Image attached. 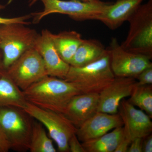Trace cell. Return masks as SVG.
Listing matches in <instances>:
<instances>
[{"mask_svg": "<svg viewBox=\"0 0 152 152\" xmlns=\"http://www.w3.org/2000/svg\"><path fill=\"white\" fill-rule=\"evenodd\" d=\"M23 93L28 102L63 114L72 98L81 94L72 83L50 76L33 84Z\"/></svg>", "mask_w": 152, "mask_h": 152, "instance_id": "cell-1", "label": "cell"}, {"mask_svg": "<svg viewBox=\"0 0 152 152\" xmlns=\"http://www.w3.org/2000/svg\"><path fill=\"white\" fill-rule=\"evenodd\" d=\"M115 78L107 50L102 58L92 64L80 67L70 66L64 80L72 83L81 94H99Z\"/></svg>", "mask_w": 152, "mask_h": 152, "instance_id": "cell-2", "label": "cell"}, {"mask_svg": "<svg viewBox=\"0 0 152 152\" xmlns=\"http://www.w3.org/2000/svg\"><path fill=\"white\" fill-rule=\"evenodd\" d=\"M128 21L129 29L121 46L127 51L152 58V0L141 4Z\"/></svg>", "mask_w": 152, "mask_h": 152, "instance_id": "cell-3", "label": "cell"}, {"mask_svg": "<svg viewBox=\"0 0 152 152\" xmlns=\"http://www.w3.org/2000/svg\"><path fill=\"white\" fill-rule=\"evenodd\" d=\"M26 26L20 23L0 25V47L4 69L25 52L34 48L39 34Z\"/></svg>", "mask_w": 152, "mask_h": 152, "instance_id": "cell-4", "label": "cell"}, {"mask_svg": "<svg viewBox=\"0 0 152 152\" xmlns=\"http://www.w3.org/2000/svg\"><path fill=\"white\" fill-rule=\"evenodd\" d=\"M43 4L42 12L31 14L33 23H38L44 17L53 13L67 15L76 21L98 20L99 17L111 3L100 0L92 2H83L78 0H41Z\"/></svg>", "mask_w": 152, "mask_h": 152, "instance_id": "cell-5", "label": "cell"}, {"mask_svg": "<svg viewBox=\"0 0 152 152\" xmlns=\"http://www.w3.org/2000/svg\"><path fill=\"white\" fill-rule=\"evenodd\" d=\"M33 119L23 109L0 107V126L8 139L11 150L19 152L29 151Z\"/></svg>", "mask_w": 152, "mask_h": 152, "instance_id": "cell-6", "label": "cell"}, {"mask_svg": "<svg viewBox=\"0 0 152 152\" xmlns=\"http://www.w3.org/2000/svg\"><path fill=\"white\" fill-rule=\"evenodd\" d=\"M24 110L46 128L60 152H69V140L76 134L77 128L64 114L42 109L29 102Z\"/></svg>", "mask_w": 152, "mask_h": 152, "instance_id": "cell-7", "label": "cell"}, {"mask_svg": "<svg viewBox=\"0 0 152 152\" xmlns=\"http://www.w3.org/2000/svg\"><path fill=\"white\" fill-rule=\"evenodd\" d=\"M5 71L23 91L48 76L42 58L34 48L25 52Z\"/></svg>", "mask_w": 152, "mask_h": 152, "instance_id": "cell-8", "label": "cell"}, {"mask_svg": "<svg viewBox=\"0 0 152 152\" xmlns=\"http://www.w3.org/2000/svg\"><path fill=\"white\" fill-rule=\"evenodd\" d=\"M107 49L111 68L115 77L136 79L145 68L152 65L148 57L123 49L116 38H112Z\"/></svg>", "mask_w": 152, "mask_h": 152, "instance_id": "cell-9", "label": "cell"}, {"mask_svg": "<svg viewBox=\"0 0 152 152\" xmlns=\"http://www.w3.org/2000/svg\"><path fill=\"white\" fill-rule=\"evenodd\" d=\"M118 113L122 120L125 137L131 142L134 139L143 138L151 134V118L142 110L136 108L128 100L124 99L121 102Z\"/></svg>", "mask_w": 152, "mask_h": 152, "instance_id": "cell-10", "label": "cell"}, {"mask_svg": "<svg viewBox=\"0 0 152 152\" xmlns=\"http://www.w3.org/2000/svg\"><path fill=\"white\" fill-rule=\"evenodd\" d=\"M137 83V81L134 78L115 77L99 94L98 112L118 113L121 102L130 96Z\"/></svg>", "mask_w": 152, "mask_h": 152, "instance_id": "cell-11", "label": "cell"}, {"mask_svg": "<svg viewBox=\"0 0 152 152\" xmlns=\"http://www.w3.org/2000/svg\"><path fill=\"white\" fill-rule=\"evenodd\" d=\"M52 34L49 30H43L38 35L34 48L42 58L48 75L64 79L70 66L63 61L58 53Z\"/></svg>", "mask_w": 152, "mask_h": 152, "instance_id": "cell-12", "label": "cell"}, {"mask_svg": "<svg viewBox=\"0 0 152 152\" xmlns=\"http://www.w3.org/2000/svg\"><path fill=\"white\" fill-rule=\"evenodd\" d=\"M123 123L118 113L110 114L97 112L77 129L76 135L82 142L96 138L123 126Z\"/></svg>", "mask_w": 152, "mask_h": 152, "instance_id": "cell-13", "label": "cell"}, {"mask_svg": "<svg viewBox=\"0 0 152 152\" xmlns=\"http://www.w3.org/2000/svg\"><path fill=\"white\" fill-rule=\"evenodd\" d=\"M99 94H81L72 98L64 115L78 128L98 112Z\"/></svg>", "mask_w": 152, "mask_h": 152, "instance_id": "cell-14", "label": "cell"}, {"mask_svg": "<svg viewBox=\"0 0 152 152\" xmlns=\"http://www.w3.org/2000/svg\"><path fill=\"white\" fill-rule=\"evenodd\" d=\"M143 0H117L107 7L98 18L109 28L116 29L129 19Z\"/></svg>", "mask_w": 152, "mask_h": 152, "instance_id": "cell-15", "label": "cell"}, {"mask_svg": "<svg viewBox=\"0 0 152 152\" xmlns=\"http://www.w3.org/2000/svg\"><path fill=\"white\" fill-rule=\"evenodd\" d=\"M107 50L99 41L95 39H83L69 63L76 67L84 66L100 59Z\"/></svg>", "mask_w": 152, "mask_h": 152, "instance_id": "cell-16", "label": "cell"}, {"mask_svg": "<svg viewBox=\"0 0 152 152\" xmlns=\"http://www.w3.org/2000/svg\"><path fill=\"white\" fill-rule=\"evenodd\" d=\"M28 102L23 91L4 69L0 75V107H13L24 110Z\"/></svg>", "mask_w": 152, "mask_h": 152, "instance_id": "cell-17", "label": "cell"}, {"mask_svg": "<svg viewBox=\"0 0 152 152\" xmlns=\"http://www.w3.org/2000/svg\"><path fill=\"white\" fill-rule=\"evenodd\" d=\"M53 42L63 61L69 64L71 60L83 39L75 31H64L58 34H52Z\"/></svg>", "mask_w": 152, "mask_h": 152, "instance_id": "cell-18", "label": "cell"}, {"mask_svg": "<svg viewBox=\"0 0 152 152\" xmlns=\"http://www.w3.org/2000/svg\"><path fill=\"white\" fill-rule=\"evenodd\" d=\"M124 136L123 127H119L96 138L82 142V145L86 152H114Z\"/></svg>", "mask_w": 152, "mask_h": 152, "instance_id": "cell-19", "label": "cell"}, {"mask_svg": "<svg viewBox=\"0 0 152 152\" xmlns=\"http://www.w3.org/2000/svg\"><path fill=\"white\" fill-rule=\"evenodd\" d=\"M30 152H56L53 140L43 125L39 121L33 123L29 151Z\"/></svg>", "mask_w": 152, "mask_h": 152, "instance_id": "cell-20", "label": "cell"}, {"mask_svg": "<svg viewBox=\"0 0 152 152\" xmlns=\"http://www.w3.org/2000/svg\"><path fill=\"white\" fill-rule=\"evenodd\" d=\"M128 100L131 104L137 106L152 118V86L139 85L137 83Z\"/></svg>", "mask_w": 152, "mask_h": 152, "instance_id": "cell-21", "label": "cell"}, {"mask_svg": "<svg viewBox=\"0 0 152 152\" xmlns=\"http://www.w3.org/2000/svg\"><path fill=\"white\" fill-rule=\"evenodd\" d=\"M5 8V6L0 4V10ZM32 18L31 15H26L15 18H5L0 17V25L10 23H20L25 25H29L31 23L28 20Z\"/></svg>", "mask_w": 152, "mask_h": 152, "instance_id": "cell-22", "label": "cell"}, {"mask_svg": "<svg viewBox=\"0 0 152 152\" xmlns=\"http://www.w3.org/2000/svg\"><path fill=\"white\" fill-rule=\"evenodd\" d=\"M136 79L139 85L152 84V65L148 67L142 71Z\"/></svg>", "mask_w": 152, "mask_h": 152, "instance_id": "cell-23", "label": "cell"}, {"mask_svg": "<svg viewBox=\"0 0 152 152\" xmlns=\"http://www.w3.org/2000/svg\"><path fill=\"white\" fill-rule=\"evenodd\" d=\"M76 134L71 137L69 142V151L71 152H86Z\"/></svg>", "mask_w": 152, "mask_h": 152, "instance_id": "cell-24", "label": "cell"}, {"mask_svg": "<svg viewBox=\"0 0 152 152\" xmlns=\"http://www.w3.org/2000/svg\"><path fill=\"white\" fill-rule=\"evenodd\" d=\"M10 150V144L8 139L0 126V152H8Z\"/></svg>", "mask_w": 152, "mask_h": 152, "instance_id": "cell-25", "label": "cell"}, {"mask_svg": "<svg viewBox=\"0 0 152 152\" xmlns=\"http://www.w3.org/2000/svg\"><path fill=\"white\" fill-rule=\"evenodd\" d=\"M143 141V138H142L134 139L130 144L128 152H142Z\"/></svg>", "mask_w": 152, "mask_h": 152, "instance_id": "cell-26", "label": "cell"}, {"mask_svg": "<svg viewBox=\"0 0 152 152\" xmlns=\"http://www.w3.org/2000/svg\"><path fill=\"white\" fill-rule=\"evenodd\" d=\"M130 143V141L125 137L124 134V137L119 142L114 152H128Z\"/></svg>", "mask_w": 152, "mask_h": 152, "instance_id": "cell-27", "label": "cell"}, {"mask_svg": "<svg viewBox=\"0 0 152 152\" xmlns=\"http://www.w3.org/2000/svg\"><path fill=\"white\" fill-rule=\"evenodd\" d=\"M142 152H152V136L151 134L143 138Z\"/></svg>", "mask_w": 152, "mask_h": 152, "instance_id": "cell-28", "label": "cell"}, {"mask_svg": "<svg viewBox=\"0 0 152 152\" xmlns=\"http://www.w3.org/2000/svg\"><path fill=\"white\" fill-rule=\"evenodd\" d=\"M4 70L2 65V53L0 51V75Z\"/></svg>", "mask_w": 152, "mask_h": 152, "instance_id": "cell-29", "label": "cell"}, {"mask_svg": "<svg viewBox=\"0 0 152 152\" xmlns=\"http://www.w3.org/2000/svg\"><path fill=\"white\" fill-rule=\"evenodd\" d=\"M37 0H29V5L30 6H32L33 4H35Z\"/></svg>", "mask_w": 152, "mask_h": 152, "instance_id": "cell-30", "label": "cell"}, {"mask_svg": "<svg viewBox=\"0 0 152 152\" xmlns=\"http://www.w3.org/2000/svg\"><path fill=\"white\" fill-rule=\"evenodd\" d=\"M78 1H81L83 2H92L98 1V0H78Z\"/></svg>", "mask_w": 152, "mask_h": 152, "instance_id": "cell-31", "label": "cell"}, {"mask_svg": "<svg viewBox=\"0 0 152 152\" xmlns=\"http://www.w3.org/2000/svg\"><path fill=\"white\" fill-rule=\"evenodd\" d=\"M0 50H1V47H0Z\"/></svg>", "mask_w": 152, "mask_h": 152, "instance_id": "cell-32", "label": "cell"}]
</instances>
